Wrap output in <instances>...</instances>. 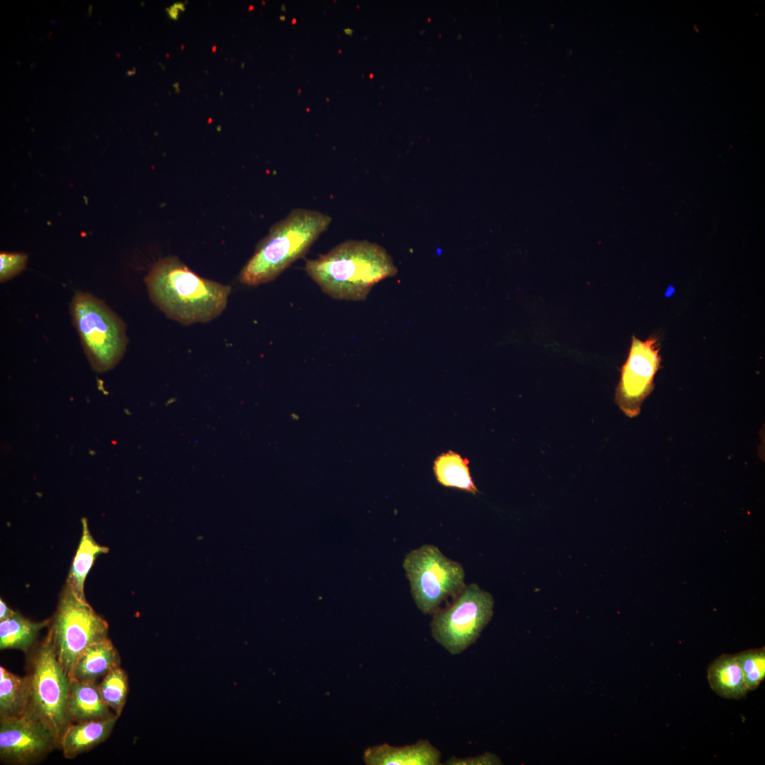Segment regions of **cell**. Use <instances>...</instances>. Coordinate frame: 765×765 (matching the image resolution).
<instances>
[{
	"label": "cell",
	"mask_w": 765,
	"mask_h": 765,
	"mask_svg": "<svg viewBox=\"0 0 765 765\" xmlns=\"http://www.w3.org/2000/svg\"><path fill=\"white\" fill-rule=\"evenodd\" d=\"M494 600L476 584L466 585L445 608L432 614L434 640L452 655L474 644L493 616Z\"/></svg>",
	"instance_id": "obj_7"
},
{
	"label": "cell",
	"mask_w": 765,
	"mask_h": 765,
	"mask_svg": "<svg viewBox=\"0 0 765 765\" xmlns=\"http://www.w3.org/2000/svg\"><path fill=\"white\" fill-rule=\"evenodd\" d=\"M118 666H120L118 651L106 638L90 645L81 654L69 679L96 682Z\"/></svg>",
	"instance_id": "obj_14"
},
{
	"label": "cell",
	"mask_w": 765,
	"mask_h": 765,
	"mask_svg": "<svg viewBox=\"0 0 765 765\" xmlns=\"http://www.w3.org/2000/svg\"><path fill=\"white\" fill-rule=\"evenodd\" d=\"M305 271L324 293L333 298L363 300L380 280L397 269L384 248L366 240H347L314 259Z\"/></svg>",
	"instance_id": "obj_2"
},
{
	"label": "cell",
	"mask_w": 765,
	"mask_h": 765,
	"mask_svg": "<svg viewBox=\"0 0 765 765\" xmlns=\"http://www.w3.org/2000/svg\"><path fill=\"white\" fill-rule=\"evenodd\" d=\"M28 710L51 730L59 743L71 724L68 710L69 676L58 661L50 630L30 651Z\"/></svg>",
	"instance_id": "obj_4"
},
{
	"label": "cell",
	"mask_w": 765,
	"mask_h": 765,
	"mask_svg": "<svg viewBox=\"0 0 765 765\" xmlns=\"http://www.w3.org/2000/svg\"><path fill=\"white\" fill-rule=\"evenodd\" d=\"M470 461L453 450L439 454L434 460L433 472L442 486L457 489L475 495L479 490L472 477Z\"/></svg>",
	"instance_id": "obj_16"
},
{
	"label": "cell",
	"mask_w": 765,
	"mask_h": 765,
	"mask_svg": "<svg viewBox=\"0 0 765 765\" xmlns=\"http://www.w3.org/2000/svg\"><path fill=\"white\" fill-rule=\"evenodd\" d=\"M144 281L152 301L184 324L207 322L225 309L231 287L200 277L176 256L159 260Z\"/></svg>",
	"instance_id": "obj_1"
},
{
	"label": "cell",
	"mask_w": 765,
	"mask_h": 765,
	"mask_svg": "<svg viewBox=\"0 0 765 765\" xmlns=\"http://www.w3.org/2000/svg\"><path fill=\"white\" fill-rule=\"evenodd\" d=\"M29 681L0 667V718L23 715L28 708Z\"/></svg>",
	"instance_id": "obj_19"
},
{
	"label": "cell",
	"mask_w": 765,
	"mask_h": 765,
	"mask_svg": "<svg viewBox=\"0 0 765 765\" xmlns=\"http://www.w3.org/2000/svg\"><path fill=\"white\" fill-rule=\"evenodd\" d=\"M279 18H280V21H285V17L284 16H280Z\"/></svg>",
	"instance_id": "obj_27"
},
{
	"label": "cell",
	"mask_w": 765,
	"mask_h": 765,
	"mask_svg": "<svg viewBox=\"0 0 765 765\" xmlns=\"http://www.w3.org/2000/svg\"><path fill=\"white\" fill-rule=\"evenodd\" d=\"M68 710L71 723L117 716L104 702L96 682L74 679L69 681Z\"/></svg>",
	"instance_id": "obj_12"
},
{
	"label": "cell",
	"mask_w": 765,
	"mask_h": 765,
	"mask_svg": "<svg viewBox=\"0 0 765 765\" xmlns=\"http://www.w3.org/2000/svg\"><path fill=\"white\" fill-rule=\"evenodd\" d=\"M659 350L656 336L645 341L632 336L615 393L616 404L628 417H635L640 413L643 401L654 387V376L661 367Z\"/></svg>",
	"instance_id": "obj_9"
},
{
	"label": "cell",
	"mask_w": 765,
	"mask_h": 765,
	"mask_svg": "<svg viewBox=\"0 0 765 765\" xmlns=\"http://www.w3.org/2000/svg\"><path fill=\"white\" fill-rule=\"evenodd\" d=\"M108 550V548L96 543L90 533L86 520L83 518L82 535L66 581L81 599L86 600L84 582L96 557Z\"/></svg>",
	"instance_id": "obj_17"
},
{
	"label": "cell",
	"mask_w": 765,
	"mask_h": 765,
	"mask_svg": "<svg viewBox=\"0 0 765 765\" xmlns=\"http://www.w3.org/2000/svg\"><path fill=\"white\" fill-rule=\"evenodd\" d=\"M185 10V6L183 3H175L171 6L166 8L167 14L171 19L176 20L180 12H183Z\"/></svg>",
	"instance_id": "obj_24"
},
{
	"label": "cell",
	"mask_w": 765,
	"mask_h": 765,
	"mask_svg": "<svg viewBox=\"0 0 765 765\" xmlns=\"http://www.w3.org/2000/svg\"><path fill=\"white\" fill-rule=\"evenodd\" d=\"M344 33H346V35H352V33H353V31H352V30H351V29H350V28H346V29H344Z\"/></svg>",
	"instance_id": "obj_26"
},
{
	"label": "cell",
	"mask_w": 765,
	"mask_h": 765,
	"mask_svg": "<svg viewBox=\"0 0 765 765\" xmlns=\"http://www.w3.org/2000/svg\"><path fill=\"white\" fill-rule=\"evenodd\" d=\"M708 680L710 688L725 698L740 699L749 691L736 654H723L715 659L708 667Z\"/></svg>",
	"instance_id": "obj_15"
},
{
	"label": "cell",
	"mask_w": 765,
	"mask_h": 765,
	"mask_svg": "<svg viewBox=\"0 0 765 765\" xmlns=\"http://www.w3.org/2000/svg\"><path fill=\"white\" fill-rule=\"evenodd\" d=\"M332 220L329 215L317 210L293 209L258 243L240 272V282L254 286L274 280L306 254Z\"/></svg>",
	"instance_id": "obj_3"
},
{
	"label": "cell",
	"mask_w": 765,
	"mask_h": 765,
	"mask_svg": "<svg viewBox=\"0 0 765 765\" xmlns=\"http://www.w3.org/2000/svg\"><path fill=\"white\" fill-rule=\"evenodd\" d=\"M98 686L104 702L119 717L128 693V677L125 671L120 666L113 669L102 678Z\"/></svg>",
	"instance_id": "obj_20"
},
{
	"label": "cell",
	"mask_w": 765,
	"mask_h": 765,
	"mask_svg": "<svg viewBox=\"0 0 765 765\" xmlns=\"http://www.w3.org/2000/svg\"><path fill=\"white\" fill-rule=\"evenodd\" d=\"M403 567L414 602L425 615H432L443 601L455 598L466 586L462 565L433 545L412 550L404 558Z\"/></svg>",
	"instance_id": "obj_8"
},
{
	"label": "cell",
	"mask_w": 765,
	"mask_h": 765,
	"mask_svg": "<svg viewBox=\"0 0 765 765\" xmlns=\"http://www.w3.org/2000/svg\"><path fill=\"white\" fill-rule=\"evenodd\" d=\"M441 752L427 740L402 747L387 744L368 748L364 761L368 765H441Z\"/></svg>",
	"instance_id": "obj_11"
},
{
	"label": "cell",
	"mask_w": 765,
	"mask_h": 765,
	"mask_svg": "<svg viewBox=\"0 0 765 765\" xmlns=\"http://www.w3.org/2000/svg\"><path fill=\"white\" fill-rule=\"evenodd\" d=\"M501 759L494 754L484 752L482 754L460 758L452 756L443 764L446 765H498L502 764Z\"/></svg>",
	"instance_id": "obj_23"
},
{
	"label": "cell",
	"mask_w": 765,
	"mask_h": 765,
	"mask_svg": "<svg viewBox=\"0 0 765 765\" xmlns=\"http://www.w3.org/2000/svg\"><path fill=\"white\" fill-rule=\"evenodd\" d=\"M70 313L93 369L104 372L114 368L123 358L128 343L122 319L104 302L83 292H77L72 298Z\"/></svg>",
	"instance_id": "obj_5"
},
{
	"label": "cell",
	"mask_w": 765,
	"mask_h": 765,
	"mask_svg": "<svg viewBox=\"0 0 765 765\" xmlns=\"http://www.w3.org/2000/svg\"><path fill=\"white\" fill-rule=\"evenodd\" d=\"M736 655L749 691L756 689L765 678L764 648L749 650Z\"/></svg>",
	"instance_id": "obj_21"
},
{
	"label": "cell",
	"mask_w": 765,
	"mask_h": 765,
	"mask_svg": "<svg viewBox=\"0 0 765 765\" xmlns=\"http://www.w3.org/2000/svg\"><path fill=\"white\" fill-rule=\"evenodd\" d=\"M16 613V611L12 610L2 599H0V620L9 618Z\"/></svg>",
	"instance_id": "obj_25"
},
{
	"label": "cell",
	"mask_w": 765,
	"mask_h": 765,
	"mask_svg": "<svg viewBox=\"0 0 765 765\" xmlns=\"http://www.w3.org/2000/svg\"><path fill=\"white\" fill-rule=\"evenodd\" d=\"M50 620L34 622L18 612L9 618L0 620V649L30 652L36 645L40 631L49 625Z\"/></svg>",
	"instance_id": "obj_18"
},
{
	"label": "cell",
	"mask_w": 765,
	"mask_h": 765,
	"mask_svg": "<svg viewBox=\"0 0 765 765\" xmlns=\"http://www.w3.org/2000/svg\"><path fill=\"white\" fill-rule=\"evenodd\" d=\"M28 256L23 253L0 254V281L4 283L21 273L26 267Z\"/></svg>",
	"instance_id": "obj_22"
},
{
	"label": "cell",
	"mask_w": 765,
	"mask_h": 765,
	"mask_svg": "<svg viewBox=\"0 0 765 765\" xmlns=\"http://www.w3.org/2000/svg\"><path fill=\"white\" fill-rule=\"evenodd\" d=\"M295 22H296V20H295V19H293V23H295Z\"/></svg>",
	"instance_id": "obj_28"
},
{
	"label": "cell",
	"mask_w": 765,
	"mask_h": 765,
	"mask_svg": "<svg viewBox=\"0 0 765 765\" xmlns=\"http://www.w3.org/2000/svg\"><path fill=\"white\" fill-rule=\"evenodd\" d=\"M56 747V737L39 718L27 710L16 718H0L1 762L28 765L37 762Z\"/></svg>",
	"instance_id": "obj_10"
},
{
	"label": "cell",
	"mask_w": 765,
	"mask_h": 765,
	"mask_svg": "<svg viewBox=\"0 0 765 765\" xmlns=\"http://www.w3.org/2000/svg\"><path fill=\"white\" fill-rule=\"evenodd\" d=\"M118 717L71 723L60 741V748L67 759H73L106 741L111 734Z\"/></svg>",
	"instance_id": "obj_13"
},
{
	"label": "cell",
	"mask_w": 765,
	"mask_h": 765,
	"mask_svg": "<svg viewBox=\"0 0 765 765\" xmlns=\"http://www.w3.org/2000/svg\"><path fill=\"white\" fill-rule=\"evenodd\" d=\"M49 626L58 661L69 679L81 654L108 638L107 622L67 583Z\"/></svg>",
	"instance_id": "obj_6"
}]
</instances>
